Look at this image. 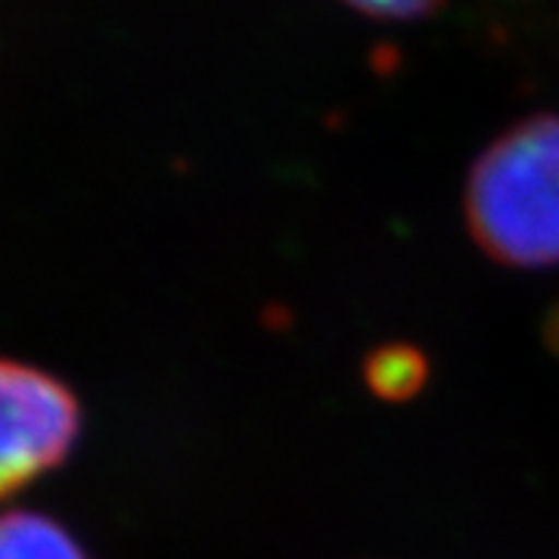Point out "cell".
Returning <instances> with one entry per match:
<instances>
[{
	"label": "cell",
	"mask_w": 559,
	"mask_h": 559,
	"mask_svg": "<svg viewBox=\"0 0 559 559\" xmlns=\"http://www.w3.org/2000/svg\"><path fill=\"white\" fill-rule=\"evenodd\" d=\"M348 7H355L364 16L385 22H404L419 20L426 13H432L444 0H345Z\"/></svg>",
	"instance_id": "5b68a950"
},
{
	"label": "cell",
	"mask_w": 559,
	"mask_h": 559,
	"mask_svg": "<svg viewBox=\"0 0 559 559\" xmlns=\"http://www.w3.org/2000/svg\"><path fill=\"white\" fill-rule=\"evenodd\" d=\"M463 209L491 259L513 267L559 264V116L503 131L473 165Z\"/></svg>",
	"instance_id": "6da1fadb"
},
{
	"label": "cell",
	"mask_w": 559,
	"mask_h": 559,
	"mask_svg": "<svg viewBox=\"0 0 559 559\" xmlns=\"http://www.w3.org/2000/svg\"><path fill=\"white\" fill-rule=\"evenodd\" d=\"M550 336H554V345L559 348V311H557V320L550 323Z\"/></svg>",
	"instance_id": "8992f818"
},
{
	"label": "cell",
	"mask_w": 559,
	"mask_h": 559,
	"mask_svg": "<svg viewBox=\"0 0 559 559\" xmlns=\"http://www.w3.org/2000/svg\"><path fill=\"white\" fill-rule=\"evenodd\" d=\"M0 559H87L62 525L38 513L0 516Z\"/></svg>",
	"instance_id": "3957f363"
},
{
	"label": "cell",
	"mask_w": 559,
	"mask_h": 559,
	"mask_svg": "<svg viewBox=\"0 0 559 559\" xmlns=\"http://www.w3.org/2000/svg\"><path fill=\"white\" fill-rule=\"evenodd\" d=\"M79 436L72 392L35 367L0 360V495L57 466Z\"/></svg>",
	"instance_id": "7a4b0ae2"
},
{
	"label": "cell",
	"mask_w": 559,
	"mask_h": 559,
	"mask_svg": "<svg viewBox=\"0 0 559 559\" xmlns=\"http://www.w3.org/2000/svg\"><path fill=\"white\" fill-rule=\"evenodd\" d=\"M429 377V360L414 345H382L364 360V380L382 401H407Z\"/></svg>",
	"instance_id": "277c9868"
}]
</instances>
